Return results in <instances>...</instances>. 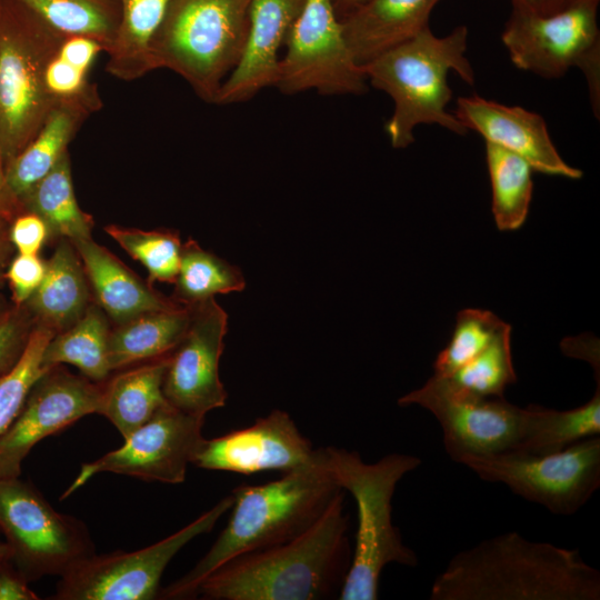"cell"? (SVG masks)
Returning <instances> with one entry per match:
<instances>
[{"instance_id": "35", "label": "cell", "mask_w": 600, "mask_h": 600, "mask_svg": "<svg viewBox=\"0 0 600 600\" xmlns=\"http://www.w3.org/2000/svg\"><path fill=\"white\" fill-rule=\"evenodd\" d=\"M507 327L509 324L490 311L461 310L451 340L434 360V373L443 377L453 374L482 352Z\"/></svg>"}, {"instance_id": "9", "label": "cell", "mask_w": 600, "mask_h": 600, "mask_svg": "<svg viewBox=\"0 0 600 600\" xmlns=\"http://www.w3.org/2000/svg\"><path fill=\"white\" fill-rule=\"evenodd\" d=\"M457 462L482 480L503 483L513 493L558 516L576 513L600 487L599 436L548 454L507 451L464 456Z\"/></svg>"}, {"instance_id": "48", "label": "cell", "mask_w": 600, "mask_h": 600, "mask_svg": "<svg viewBox=\"0 0 600 600\" xmlns=\"http://www.w3.org/2000/svg\"><path fill=\"white\" fill-rule=\"evenodd\" d=\"M4 304H6V303H4L3 298L0 297V314L6 310V309H4Z\"/></svg>"}, {"instance_id": "15", "label": "cell", "mask_w": 600, "mask_h": 600, "mask_svg": "<svg viewBox=\"0 0 600 600\" xmlns=\"http://www.w3.org/2000/svg\"><path fill=\"white\" fill-rule=\"evenodd\" d=\"M102 383L62 366L46 371L30 389L19 413L0 436V480L20 477L21 466L40 440L98 413Z\"/></svg>"}, {"instance_id": "17", "label": "cell", "mask_w": 600, "mask_h": 600, "mask_svg": "<svg viewBox=\"0 0 600 600\" xmlns=\"http://www.w3.org/2000/svg\"><path fill=\"white\" fill-rule=\"evenodd\" d=\"M316 453L292 418L272 410L253 424L227 434L203 439L192 464L207 470L251 474L261 471H288L310 461Z\"/></svg>"}, {"instance_id": "19", "label": "cell", "mask_w": 600, "mask_h": 600, "mask_svg": "<svg viewBox=\"0 0 600 600\" xmlns=\"http://www.w3.org/2000/svg\"><path fill=\"white\" fill-rule=\"evenodd\" d=\"M304 0H251L249 29L241 58L218 93L217 104L252 99L279 77V51Z\"/></svg>"}, {"instance_id": "40", "label": "cell", "mask_w": 600, "mask_h": 600, "mask_svg": "<svg viewBox=\"0 0 600 600\" xmlns=\"http://www.w3.org/2000/svg\"><path fill=\"white\" fill-rule=\"evenodd\" d=\"M9 236L19 253L38 254L50 232L37 213L22 209L12 218Z\"/></svg>"}, {"instance_id": "1", "label": "cell", "mask_w": 600, "mask_h": 600, "mask_svg": "<svg viewBox=\"0 0 600 600\" xmlns=\"http://www.w3.org/2000/svg\"><path fill=\"white\" fill-rule=\"evenodd\" d=\"M341 490L296 538L239 554L212 571L197 596L208 600H320L338 596L352 552Z\"/></svg>"}, {"instance_id": "47", "label": "cell", "mask_w": 600, "mask_h": 600, "mask_svg": "<svg viewBox=\"0 0 600 600\" xmlns=\"http://www.w3.org/2000/svg\"><path fill=\"white\" fill-rule=\"evenodd\" d=\"M568 6L572 3H590V4H597L599 3V0H567Z\"/></svg>"}, {"instance_id": "10", "label": "cell", "mask_w": 600, "mask_h": 600, "mask_svg": "<svg viewBox=\"0 0 600 600\" xmlns=\"http://www.w3.org/2000/svg\"><path fill=\"white\" fill-rule=\"evenodd\" d=\"M597 4L572 3L551 14L512 8L501 39L512 63L543 78H559L572 68L584 73L599 110L600 32Z\"/></svg>"}, {"instance_id": "6", "label": "cell", "mask_w": 600, "mask_h": 600, "mask_svg": "<svg viewBox=\"0 0 600 600\" xmlns=\"http://www.w3.org/2000/svg\"><path fill=\"white\" fill-rule=\"evenodd\" d=\"M251 0H171L151 44L153 70L180 76L207 103L238 64Z\"/></svg>"}, {"instance_id": "32", "label": "cell", "mask_w": 600, "mask_h": 600, "mask_svg": "<svg viewBox=\"0 0 600 600\" xmlns=\"http://www.w3.org/2000/svg\"><path fill=\"white\" fill-rule=\"evenodd\" d=\"M486 158L496 224L499 230L519 229L527 219L532 198V168L520 156L487 141Z\"/></svg>"}, {"instance_id": "18", "label": "cell", "mask_w": 600, "mask_h": 600, "mask_svg": "<svg viewBox=\"0 0 600 600\" xmlns=\"http://www.w3.org/2000/svg\"><path fill=\"white\" fill-rule=\"evenodd\" d=\"M453 114L467 130H474L487 142L520 156L532 170L569 179L582 176L581 170L561 158L538 113L473 94L459 97Z\"/></svg>"}, {"instance_id": "24", "label": "cell", "mask_w": 600, "mask_h": 600, "mask_svg": "<svg viewBox=\"0 0 600 600\" xmlns=\"http://www.w3.org/2000/svg\"><path fill=\"white\" fill-rule=\"evenodd\" d=\"M89 117L73 106L52 107L36 136L8 164L7 189L20 209L30 190L68 153L70 142Z\"/></svg>"}, {"instance_id": "28", "label": "cell", "mask_w": 600, "mask_h": 600, "mask_svg": "<svg viewBox=\"0 0 600 600\" xmlns=\"http://www.w3.org/2000/svg\"><path fill=\"white\" fill-rule=\"evenodd\" d=\"M103 48L83 36H64L44 71L46 92L51 107L67 104L80 108L90 116L102 107L90 71Z\"/></svg>"}, {"instance_id": "27", "label": "cell", "mask_w": 600, "mask_h": 600, "mask_svg": "<svg viewBox=\"0 0 600 600\" xmlns=\"http://www.w3.org/2000/svg\"><path fill=\"white\" fill-rule=\"evenodd\" d=\"M110 331L108 316L91 302L78 321L49 340L42 353L43 368L72 364L91 381L104 382L112 372L108 358Z\"/></svg>"}, {"instance_id": "45", "label": "cell", "mask_w": 600, "mask_h": 600, "mask_svg": "<svg viewBox=\"0 0 600 600\" xmlns=\"http://www.w3.org/2000/svg\"><path fill=\"white\" fill-rule=\"evenodd\" d=\"M368 0H331L337 18L342 21Z\"/></svg>"}, {"instance_id": "38", "label": "cell", "mask_w": 600, "mask_h": 600, "mask_svg": "<svg viewBox=\"0 0 600 600\" xmlns=\"http://www.w3.org/2000/svg\"><path fill=\"white\" fill-rule=\"evenodd\" d=\"M34 322L24 304L6 309L0 314V377L21 358Z\"/></svg>"}, {"instance_id": "29", "label": "cell", "mask_w": 600, "mask_h": 600, "mask_svg": "<svg viewBox=\"0 0 600 600\" xmlns=\"http://www.w3.org/2000/svg\"><path fill=\"white\" fill-rule=\"evenodd\" d=\"M21 209L37 213L50 237L70 242L91 238L94 222L76 198L69 152L23 198Z\"/></svg>"}, {"instance_id": "42", "label": "cell", "mask_w": 600, "mask_h": 600, "mask_svg": "<svg viewBox=\"0 0 600 600\" xmlns=\"http://www.w3.org/2000/svg\"><path fill=\"white\" fill-rule=\"evenodd\" d=\"M511 2L512 8L541 16L556 13L568 6L567 0H511Z\"/></svg>"}, {"instance_id": "20", "label": "cell", "mask_w": 600, "mask_h": 600, "mask_svg": "<svg viewBox=\"0 0 600 600\" xmlns=\"http://www.w3.org/2000/svg\"><path fill=\"white\" fill-rule=\"evenodd\" d=\"M71 243L80 257L97 303L117 324L149 311L180 304L158 292L92 238Z\"/></svg>"}, {"instance_id": "30", "label": "cell", "mask_w": 600, "mask_h": 600, "mask_svg": "<svg viewBox=\"0 0 600 600\" xmlns=\"http://www.w3.org/2000/svg\"><path fill=\"white\" fill-rule=\"evenodd\" d=\"M600 433V380L597 390L581 407L558 411L530 404L526 408L523 439L514 451L548 454Z\"/></svg>"}, {"instance_id": "11", "label": "cell", "mask_w": 600, "mask_h": 600, "mask_svg": "<svg viewBox=\"0 0 600 600\" xmlns=\"http://www.w3.org/2000/svg\"><path fill=\"white\" fill-rule=\"evenodd\" d=\"M233 504L224 497L191 523L136 551H114L83 559L60 577L52 600H152L171 559L192 539L213 529Z\"/></svg>"}, {"instance_id": "26", "label": "cell", "mask_w": 600, "mask_h": 600, "mask_svg": "<svg viewBox=\"0 0 600 600\" xmlns=\"http://www.w3.org/2000/svg\"><path fill=\"white\" fill-rule=\"evenodd\" d=\"M171 0H119L121 19L106 70L122 81L153 71L151 44Z\"/></svg>"}, {"instance_id": "31", "label": "cell", "mask_w": 600, "mask_h": 600, "mask_svg": "<svg viewBox=\"0 0 600 600\" xmlns=\"http://www.w3.org/2000/svg\"><path fill=\"white\" fill-rule=\"evenodd\" d=\"M66 36H83L103 48L114 43L121 9L119 0H17Z\"/></svg>"}, {"instance_id": "4", "label": "cell", "mask_w": 600, "mask_h": 600, "mask_svg": "<svg viewBox=\"0 0 600 600\" xmlns=\"http://www.w3.org/2000/svg\"><path fill=\"white\" fill-rule=\"evenodd\" d=\"M468 29L459 26L446 37H436L429 27L362 66L368 82L388 93L393 113L384 126L393 148L414 141L418 124H439L454 133L467 129L448 112L452 98L447 78L450 70L472 86L474 72L466 57Z\"/></svg>"}, {"instance_id": "25", "label": "cell", "mask_w": 600, "mask_h": 600, "mask_svg": "<svg viewBox=\"0 0 600 600\" xmlns=\"http://www.w3.org/2000/svg\"><path fill=\"white\" fill-rule=\"evenodd\" d=\"M190 317V306L179 304L149 311L117 324L109 334L108 358L111 371L172 352L184 334Z\"/></svg>"}, {"instance_id": "3", "label": "cell", "mask_w": 600, "mask_h": 600, "mask_svg": "<svg viewBox=\"0 0 600 600\" xmlns=\"http://www.w3.org/2000/svg\"><path fill=\"white\" fill-rule=\"evenodd\" d=\"M341 490L324 464L321 448L310 461L277 480L236 488L226 528L190 571L160 590L159 598H196L200 583L228 560L304 532Z\"/></svg>"}, {"instance_id": "44", "label": "cell", "mask_w": 600, "mask_h": 600, "mask_svg": "<svg viewBox=\"0 0 600 600\" xmlns=\"http://www.w3.org/2000/svg\"><path fill=\"white\" fill-rule=\"evenodd\" d=\"M11 220L12 219L9 216L0 211V272L9 253V242H11L9 236Z\"/></svg>"}, {"instance_id": "36", "label": "cell", "mask_w": 600, "mask_h": 600, "mask_svg": "<svg viewBox=\"0 0 600 600\" xmlns=\"http://www.w3.org/2000/svg\"><path fill=\"white\" fill-rule=\"evenodd\" d=\"M53 334V330L36 321L21 358L0 377V436L19 413L32 386L48 371L42 366V353Z\"/></svg>"}, {"instance_id": "8", "label": "cell", "mask_w": 600, "mask_h": 600, "mask_svg": "<svg viewBox=\"0 0 600 600\" xmlns=\"http://www.w3.org/2000/svg\"><path fill=\"white\" fill-rule=\"evenodd\" d=\"M0 531L12 562L29 583L46 576L60 578L96 553L87 526L56 511L19 477L0 480Z\"/></svg>"}, {"instance_id": "2", "label": "cell", "mask_w": 600, "mask_h": 600, "mask_svg": "<svg viewBox=\"0 0 600 600\" xmlns=\"http://www.w3.org/2000/svg\"><path fill=\"white\" fill-rule=\"evenodd\" d=\"M431 600H599L600 572L579 550L507 532L460 551L436 577Z\"/></svg>"}, {"instance_id": "21", "label": "cell", "mask_w": 600, "mask_h": 600, "mask_svg": "<svg viewBox=\"0 0 600 600\" xmlns=\"http://www.w3.org/2000/svg\"><path fill=\"white\" fill-rule=\"evenodd\" d=\"M440 0H368L341 21L347 44L359 66L429 27Z\"/></svg>"}, {"instance_id": "41", "label": "cell", "mask_w": 600, "mask_h": 600, "mask_svg": "<svg viewBox=\"0 0 600 600\" xmlns=\"http://www.w3.org/2000/svg\"><path fill=\"white\" fill-rule=\"evenodd\" d=\"M10 556L0 558V600H38Z\"/></svg>"}, {"instance_id": "22", "label": "cell", "mask_w": 600, "mask_h": 600, "mask_svg": "<svg viewBox=\"0 0 600 600\" xmlns=\"http://www.w3.org/2000/svg\"><path fill=\"white\" fill-rule=\"evenodd\" d=\"M90 303V284L80 257L69 240L59 239L46 261L40 286L24 306L34 321L58 333L78 321Z\"/></svg>"}, {"instance_id": "43", "label": "cell", "mask_w": 600, "mask_h": 600, "mask_svg": "<svg viewBox=\"0 0 600 600\" xmlns=\"http://www.w3.org/2000/svg\"><path fill=\"white\" fill-rule=\"evenodd\" d=\"M0 211L9 216L11 219L21 209L12 201L9 196L6 182V167L0 154Z\"/></svg>"}, {"instance_id": "39", "label": "cell", "mask_w": 600, "mask_h": 600, "mask_svg": "<svg viewBox=\"0 0 600 600\" xmlns=\"http://www.w3.org/2000/svg\"><path fill=\"white\" fill-rule=\"evenodd\" d=\"M46 272V261L38 254L19 253L10 263L8 279L16 306H23L40 286Z\"/></svg>"}, {"instance_id": "5", "label": "cell", "mask_w": 600, "mask_h": 600, "mask_svg": "<svg viewBox=\"0 0 600 600\" xmlns=\"http://www.w3.org/2000/svg\"><path fill=\"white\" fill-rule=\"evenodd\" d=\"M323 461L339 487L357 503L358 529L351 564L338 599L376 600L383 568L389 563L418 564L392 523V497L401 478L421 464L407 453H389L373 463L357 451L322 447Z\"/></svg>"}, {"instance_id": "7", "label": "cell", "mask_w": 600, "mask_h": 600, "mask_svg": "<svg viewBox=\"0 0 600 600\" xmlns=\"http://www.w3.org/2000/svg\"><path fill=\"white\" fill-rule=\"evenodd\" d=\"M17 0H0V154L21 152L51 110L46 67L63 37Z\"/></svg>"}, {"instance_id": "46", "label": "cell", "mask_w": 600, "mask_h": 600, "mask_svg": "<svg viewBox=\"0 0 600 600\" xmlns=\"http://www.w3.org/2000/svg\"><path fill=\"white\" fill-rule=\"evenodd\" d=\"M7 556H10L8 544L6 543V541L3 542L0 540V558L7 557Z\"/></svg>"}, {"instance_id": "34", "label": "cell", "mask_w": 600, "mask_h": 600, "mask_svg": "<svg viewBox=\"0 0 600 600\" xmlns=\"http://www.w3.org/2000/svg\"><path fill=\"white\" fill-rule=\"evenodd\" d=\"M104 231L149 273V282L174 283L181 260L179 233L169 229L141 230L117 224Z\"/></svg>"}, {"instance_id": "13", "label": "cell", "mask_w": 600, "mask_h": 600, "mask_svg": "<svg viewBox=\"0 0 600 600\" xmlns=\"http://www.w3.org/2000/svg\"><path fill=\"white\" fill-rule=\"evenodd\" d=\"M280 59L276 87L284 94H363L368 79L347 44L331 0H304Z\"/></svg>"}, {"instance_id": "14", "label": "cell", "mask_w": 600, "mask_h": 600, "mask_svg": "<svg viewBox=\"0 0 600 600\" xmlns=\"http://www.w3.org/2000/svg\"><path fill=\"white\" fill-rule=\"evenodd\" d=\"M204 417L186 413L167 403L140 426L117 450L82 463L61 499L69 497L91 477L113 472L144 481L181 483L201 444Z\"/></svg>"}, {"instance_id": "12", "label": "cell", "mask_w": 600, "mask_h": 600, "mask_svg": "<svg viewBox=\"0 0 600 600\" xmlns=\"http://www.w3.org/2000/svg\"><path fill=\"white\" fill-rule=\"evenodd\" d=\"M398 403L418 404L436 417L444 449L454 462L464 456L514 451L523 439L526 408L510 403L504 397L476 394L448 377L434 373Z\"/></svg>"}, {"instance_id": "16", "label": "cell", "mask_w": 600, "mask_h": 600, "mask_svg": "<svg viewBox=\"0 0 600 600\" xmlns=\"http://www.w3.org/2000/svg\"><path fill=\"white\" fill-rule=\"evenodd\" d=\"M190 308L188 328L170 353L163 394L176 409L206 417L223 407L228 397L219 377L228 316L214 298Z\"/></svg>"}, {"instance_id": "23", "label": "cell", "mask_w": 600, "mask_h": 600, "mask_svg": "<svg viewBox=\"0 0 600 600\" xmlns=\"http://www.w3.org/2000/svg\"><path fill=\"white\" fill-rule=\"evenodd\" d=\"M170 353L123 368L102 382L98 414L106 417L123 439L168 403L163 380Z\"/></svg>"}, {"instance_id": "33", "label": "cell", "mask_w": 600, "mask_h": 600, "mask_svg": "<svg viewBox=\"0 0 600 600\" xmlns=\"http://www.w3.org/2000/svg\"><path fill=\"white\" fill-rule=\"evenodd\" d=\"M244 287V277L237 266L202 249L192 239L182 244L173 301L192 306L218 293L241 291Z\"/></svg>"}, {"instance_id": "37", "label": "cell", "mask_w": 600, "mask_h": 600, "mask_svg": "<svg viewBox=\"0 0 600 600\" xmlns=\"http://www.w3.org/2000/svg\"><path fill=\"white\" fill-rule=\"evenodd\" d=\"M510 326L476 358L449 376L457 386L483 397H503L517 381L510 348Z\"/></svg>"}]
</instances>
